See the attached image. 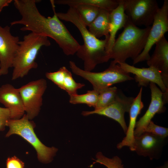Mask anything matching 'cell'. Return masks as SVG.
I'll return each instance as SVG.
<instances>
[{"label": "cell", "instance_id": "cell-13", "mask_svg": "<svg viewBox=\"0 0 168 168\" xmlns=\"http://www.w3.org/2000/svg\"><path fill=\"white\" fill-rule=\"evenodd\" d=\"M149 85L151 91V102L145 114L137 121L134 133V136L138 137L143 133L155 114L164 112L166 110L163 99V92L155 83L150 82Z\"/></svg>", "mask_w": 168, "mask_h": 168}, {"label": "cell", "instance_id": "cell-30", "mask_svg": "<svg viewBox=\"0 0 168 168\" xmlns=\"http://www.w3.org/2000/svg\"><path fill=\"white\" fill-rule=\"evenodd\" d=\"M12 1V0H0V13L4 7L8 6Z\"/></svg>", "mask_w": 168, "mask_h": 168}, {"label": "cell", "instance_id": "cell-10", "mask_svg": "<svg viewBox=\"0 0 168 168\" xmlns=\"http://www.w3.org/2000/svg\"><path fill=\"white\" fill-rule=\"evenodd\" d=\"M134 99L133 97L126 96L121 91H118L114 100L108 105L91 111H82V114L87 116L96 114L112 119L120 124L126 134L128 127L125 120L124 114L129 112Z\"/></svg>", "mask_w": 168, "mask_h": 168}, {"label": "cell", "instance_id": "cell-28", "mask_svg": "<svg viewBox=\"0 0 168 168\" xmlns=\"http://www.w3.org/2000/svg\"><path fill=\"white\" fill-rule=\"evenodd\" d=\"M6 168H24V163L17 157H8L6 162Z\"/></svg>", "mask_w": 168, "mask_h": 168}, {"label": "cell", "instance_id": "cell-3", "mask_svg": "<svg viewBox=\"0 0 168 168\" xmlns=\"http://www.w3.org/2000/svg\"><path fill=\"white\" fill-rule=\"evenodd\" d=\"M151 26L140 28L128 19L110 53V59H114L111 62L117 64L136 58L145 46Z\"/></svg>", "mask_w": 168, "mask_h": 168}, {"label": "cell", "instance_id": "cell-14", "mask_svg": "<svg viewBox=\"0 0 168 168\" xmlns=\"http://www.w3.org/2000/svg\"><path fill=\"white\" fill-rule=\"evenodd\" d=\"M165 138L145 132L134 136V151L139 156L148 157L150 160L160 157Z\"/></svg>", "mask_w": 168, "mask_h": 168}, {"label": "cell", "instance_id": "cell-31", "mask_svg": "<svg viewBox=\"0 0 168 168\" xmlns=\"http://www.w3.org/2000/svg\"><path fill=\"white\" fill-rule=\"evenodd\" d=\"M156 168H168V162H166L163 166L156 167Z\"/></svg>", "mask_w": 168, "mask_h": 168}, {"label": "cell", "instance_id": "cell-12", "mask_svg": "<svg viewBox=\"0 0 168 168\" xmlns=\"http://www.w3.org/2000/svg\"><path fill=\"white\" fill-rule=\"evenodd\" d=\"M125 72L135 75L134 79L139 86H146L150 82L157 84L163 92V99L165 103L168 102V89L164 85L161 74L156 68L153 67L148 68H138L124 63H117Z\"/></svg>", "mask_w": 168, "mask_h": 168}, {"label": "cell", "instance_id": "cell-6", "mask_svg": "<svg viewBox=\"0 0 168 168\" xmlns=\"http://www.w3.org/2000/svg\"><path fill=\"white\" fill-rule=\"evenodd\" d=\"M69 64L74 74L88 81L92 85L93 90L99 92L114 84L133 79L129 73L124 71L118 64L111 62L105 70L97 72L82 69L72 61H69Z\"/></svg>", "mask_w": 168, "mask_h": 168}, {"label": "cell", "instance_id": "cell-24", "mask_svg": "<svg viewBox=\"0 0 168 168\" xmlns=\"http://www.w3.org/2000/svg\"><path fill=\"white\" fill-rule=\"evenodd\" d=\"M96 159L91 166L99 163L105 166L107 168H124V165L121 158L117 156H115L112 158L106 157L101 152H97L96 156Z\"/></svg>", "mask_w": 168, "mask_h": 168}, {"label": "cell", "instance_id": "cell-4", "mask_svg": "<svg viewBox=\"0 0 168 168\" xmlns=\"http://www.w3.org/2000/svg\"><path fill=\"white\" fill-rule=\"evenodd\" d=\"M51 43L48 37L30 32L25 35L20 41L19 47L14 59L12 80H15L27 75L38 64L35 62L37 54L41 47L49 46Z\"/></svg>", "mask_w": 168, "mask_h": 168}, {"label": "cell", "instance_id": "cell-8", "mask_svg": "<svg viewBox=\"0 0 168 168\" xmlns=\"http://www.w3.org/2000/svg\"><path fill=\"white\" fill-rule=\"evenodd\" d=\"M47 87L46 80L40 78L30 81L18 88L25 112L30 120L38 114L42 105L43 96Z\"/></svg>", "mask_w": 168, "mask_h": 168}, {"label": "cell", "instance_id": "cell-25", "mask_svg": "<svg viewBox=\"0 0 168 168\" xmlns=\"http://www.w3.org/2000/svg\"><path fill=\"white\" fill-rule=\"evenodd\" d=\"M85 86L83 83L76 82L73 79L70 72L67 71L64 78L63 89L69 96L77 94V91Z\"/></svg>", "mask_w": 168, "mask_h": 168}, {"label": "cell", "instance_id": "cell-20", "mask_svg": "<svg viewBox=\"0 0 168 168\" xmlns=\"http://www.w3.org/2000/svg\"><path fill=\"white\" fill-rule=\"evenodd\" d=\"M54 4L67 5L69 7H75L79 5H92L111 12L119 4V0H54Z\"/></svg>", "mask_w": 168, "mask_h": 168}, {"label": "cell", "instance_id": "cell-5", "mask_svg": "<svg viewBox=\"0 0 168 168\" xmlns=\"http://www.w3.org/2000/svg\"><path fill=\"white\" fill-rule=\"evenodd\" d=\"M29 120L26 114L19 119H8L5 125L9 129L6 137H9L13 134L20 136L34 148L40 162L49 163L53 159L58 149L54 147H47L41 142L34 132L33 123Z\"/></svg>", "mask_w": 168, "mask_h": 168}, {"label": "cell", "instance_id": "cell-17", "mask_svg": "<svg viewBox=\"0 0 168 168\" xmlns=\"http://www.w3.org/2000/svg\"><path fill=\"white\" fill-rule=\"evenodd\" d=\"M142 87L141 88L137 96L134 98L129 111V122L126 136L122 141L117 145L119 149H121L124 147H129L131 151H134V131L135 129L138 116L144 107V104L142 100Z\"/></svg>", "mask_w": 168, "mask_h": 168}, {"label": "cell", "instance_id": "cell-7", "mask_svg": "<svg viewBox=\"0 0 168 168\" xmlns=\"http://www.w3.org/2000/svg\"><path fill=\"white\" fill-rule=\"evenodd\" d=\"M124 12L137 26H151L159 7L156 0H123Z\"/></svg>", "mask_w": 168, "mask_h": 168}, {"label": "cell", "instance_id": "cell-16", "mask_svg": "<svg viewBox=\"0 0 168 168\" xmlns=\"http://www.w3.org/2000/svg\"><path fill=\"white\" fill-rule=\"evenodd\" d=\"M155 44V49L147 60V64L159 72L163 83L168 89V42L164 36Z\"/></svg>", "mask_w": 168, "mask_h": 168}, {"label": "cell", "instance_id": "cell-15", "mask_svg": "<svg viewBox=\"0 0 168 168\" xmlns=\"http://www.w3.org/2000/svg\"><path fill=\"white\" fill-rule=\"evenodd\" d=\"M0 103L10 112V119H16L24 114V107L18 88L9 83L0 87Z\"/></svg>", "mask_w": 168, "mask_h": 168}, {"label": "cell", "instance_id": "cell-29", "mask_svg": "<svg viewBox=\"0 0 168 168\" xmlns=\"http://www.w3.org/2000/svg\"><path fill=\"white\" fill-rule=\"evenodd\" d=\"M9 110L6 108L0 107V122L4 127L6 126L7 121L10 119Z\"/></svg>", "mask_w": 168, "mask_h": 168}, {"label": "cell", "instance_id": "cell-23", "mask_svg": "<svg viewBox=\"0 0 168 168\" xmlns=\"http://www.w3.org/2000/svg\"><path fill=\"white\" fill-rule=\"evenodd\" d=\"M118 91L115 86L110 87L100 91L95 110L101 109L112 103L115 98Z\"/></svg>", "mask_w": 168, "mask_h": 168}, {"label": "cell", "instance_id": "cell-21", "mask_svg": "<svg viewBox=\"0 0 168 168\" xmlns=\"http://www.w3.org/2000/svg\"><path fill=\"white\" fill-rule=\"evenodd\" d=\"M99 92L94 90L87 91L82 95H70L69 101L73 104H84L89 107H95L97 103Z\"/></svg>", "mask_w": 168, "mask_h": 168}, {"label": "cell", "instance_id": "cell-22", "mask_svg": "<svg viewBox=\"0 0 168 168\" xmlns=\"http://www.w3.org/2000/svg\"><path fill=\"white\" fill-rule=\"evenodd\" d=\"M73 7L77 10L87 26L96 17L100 9L95 6L86 4L79 5Z\"/></svg>", "mask_w": 168, "mask_h": 168}, {"label": "cell", "instance_id": "cell-9", "mask_svg": "<svg viewBox=\"0 0 168 168\" xmlns=\"http://www.w3.org/2000/svg\"><path fill=\"white\" fill-rule=\"evenodd\" d=\"M168 31V0H164L156 12L151 26L145 46L141 54L133 60V64L147 60L153 45Z\"/></svg>", "mask_w": 168, "mask_h": 168}, {"label": "cell", "instance_id": "cell-32", "mask_svg": "<svg viewBox=\"0 0 168 168\" xmlns=\"http://www.w3.org/2000/svg\"><path fill=\"white\" fill-rule=\"evenodd\" d=\"M4 127L0 122V130H2L4 129Z\"/></svg>", "mask_w": 168, "mask_h": 168}, {"label": "cell", "instance_id": "cell-2", "mask_svg": "<svg viewBox=\"0 0 168 168\" xmlns=\"http://www.w3.org/2000/svg\"><path fill=\"white\" fill-rule=\"evenodd\" d=\"M56 14L59 19L71 22L80 32L84 43L80 45L76 54L83 61L84 70L91 71L97 65L110 59V54L106 51L109 38L100 40L92 35L75 8L69 7L66 13Z\"/></svg>", "mask_w": 168, "mask_h": 168}, {"label": "cell", "instance_id": "cell-19", "mask_svg": "<svg viewBox=\"0 0 168 168\" xmlns=\"http://www.w3.org/2000/svg\"><path fill=\"white\" fill-rule=\"evenodd\" d=\"M110 12L100 8L96 17L88 26L89 31L97 38L103 36L109 38Z\"/></svg>", "mask_w": 168, "mask_h": 168}, {"label": "cell", "instance_id": "cell-27", "mask_svg": "<svg viewBox=\"0 0 168 168\" xmlns=\"http://www.w3.org/2000/svg\"><path fill=\"white\" fill-rule=\"evenodd\" d=\"M145 132L166 138L168 135V129L167 128L156 125L151 120L146 128L144 133Z\"/></svg>", "mask_w": 168, "mask_h": 168}, {"label": "cell", "instance_id": "cell-26", "mask_svg": "<svg viewBox=\"0 0 168 168\" xmlns=\"http://www.w3.org/2000/svg\"><path fill=\"white\" fill-rule=\"evenodd\" d=\"M68 70L65 67L63 66L57 71L46 72L45 76L46 78L52 81L58 87L63 90L64 80Z\"/></svg>", "mask_w": 168, "mask_h": 168}, {"label": "cell", "instance_id": "cell-11", "mask_svg": "<svg viewBox=\"0 0 168 168\" xmlns=\"http://www.w3.org/2000/svg\"><path fill=\"white\" fill-rule=\"evenodd\" d=\"M10 27L0 26V76L8 74L12 67L14 58L19 47V38L13 35Z\"/></svg>", "mask_w": 168, "mask_h": 168}, {"label": "cell", "instance_id": "cell-18", "mask_svg": "<svg viewBox=\"0 0 168 168\" xmlns=\"http://www.w3.org/2000/svg\"><path fill=\"white\" fill-rule=\"evenodd\" d=\"M119 2L118 6L110 12L109 38L106 48L109 54L115 41L117 32L124 27L128 20L124 12L123 0H119Z\"/></svg>", "mask_w": 168, "mask_h": 168}, {"label": "cell", "instance_id": "cell-1", "mask_svg": "<svg viewBox=\"0 0 168 168\" xmlns=\"http://www.w3.org/2000/svg\"><path fill=\"white\" fill-rule=\"evenodd\" d=\"M36 0H14V5L21 15L20 19L11 23L12 26L23 25L20 30L30 31L53 39L67 55H73L80 45L73 37L56 15L53 0H50L54 12L52 17H46L40 12Z\"/></svg>", "mask_w": 168, "mask_h": 168}]
</instances>
